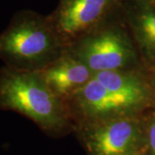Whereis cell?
<instances>
[{
	"mask_svg": "<svg viewBox=\"0 0 155 155\" xmlns=\"http://www.w3.org/2000/svg\"><path fill=\"white\" fill-rule=\"evenodd\" d=\"M0 110L25 116L50 134L75 128L66 103L52 92L39 72L0 67Z\"/></svg>",
	"mask_w": 155,
	"mask_h": 155,
	"instance_id": "obj_1",
	"label": "cell"
},
{
	"mask_svg": "<svg viewBox=\"0 0 155 155\" xmlns=\"http://www.w3.org/2000/svg\"><path fill=\"white\" fill-rule=\"evenodd\" d=\"M66 49L51 18L33 11L18 12L0 33V60L17 70L41 71Z\"/></svg>",
	"mask_w": 155,
	"mask_h": 155,
	"instance_id": "obj_2",
	"label": "cell"
},
{
	"mask_svg": "<svg viewBox=\"0 0 155 155\" xmlns=\"http://www.w3.org/2000/svg\"><path fill=\"white\" fill-rule=\"evenodd\" d=\"M95 73L139 70V56L127 27L105 20L67 47Z\"/></svg>",
	"mask_w": 155,
	"mask_h": 155,
	"instance_id": "obj_3",
	"label": "cell"
},
{
	"mask_svg": "<svg viewBox=\"0 0 155 155\" xmlns=\"http://www.w3.org/2000/svg\"><path fill=\"white\" fill-rule=\"evenodd\" d=\"M149 102L106 88L95 78L66 103L74 123L82 124L139 116Z\"/></svg>",
	"mask_w": 155,
	"mask_h": 155,
	"instance_id": "obj_4",
	"label": "cell"
},
{
	"mask_svg": "<svg viewBox=\"0 0 155 155\" xmlns=\"http://www.w3.org/2000/svg\"><path fill=\"white\" fill-rule=\"evenodd\" d=\"M75 129L89 155H137L145 137L139 116L82 124Z\"/></svg>",
	"mask_w": 155,
	"mask_h": 155,
	"instance_id": "obj_5",
	"label": "cell"
},
{
	"mask_svg": "<svg viewBox=\"0 0 155 155\" xmlns=\"http://www.w3.org/2000/svg\"><path fill=\"white\" fill-rule=\"evenodd\" d=\"M116 0H61L50 17L66 47L107 20Z\"/></svg>",
	"mask_w": 155,
	"mask_h": 155,
	"instance_id": "obj_6",
	"label": "cell"
},
{
	"mask_svg": "<svg viewBox=\"0 0 155 155\" xmlns=\"http://www.w3.org/2000/svg\"><path fill=\"white\" fill-rule=\"evenodd\" d=\"M38 72L52 92L65 103L95 75L93 71L67 49L55 61Z\"/></svg>",
	"mask_w": 155,
	"mask_h": 155,
	"instance_id": "obj_7",
	"label": "cell"
},
{
	"mask_svg": "<svg viewBox=\"0 0 155 155\" xmlns=\"http://www.w3.org/2000/svg\"><path fill=\"white\" fill-rule=\"evenodd\" d=\"M124 15L134 44L138 45V48L143 51L146 55L154 57V8L141 0H132L124 5Z\"/></svg>",
	"mask_w": 155,
	"mask_h": 155,
	"instance_id": "obj_8",
	"label": "cell"
},
{
	"mask_svg": "<svg viewBox=\"0 0 155 155\" xmlns=\"http://www.w3.org/2000/svg\"><path fill=\"white\" fill-rule=\"evenodd\" d=\"M147 140L151 154L155 155V119L150 122L147 128Z\"/></svg>",
	"mask_w": 155,
	"mask_h": 155,
	"instance_id": "obj_9",
	"label": "cell"
},
{
	"mask_svg": "<svg viewBox=\"0 0 155 155\" xmlns=\"http://www.w3.org/2000/svg\"><path fill=\"white\" fill-rule=\"evenodd\" d=\"M137 155H139V154H137Z\"/></svg>",
	"mask_w": 155,
	"mask_h": 155,
	"instance_id": "obj_10",
	"label": "cell"
}]
</instances>
